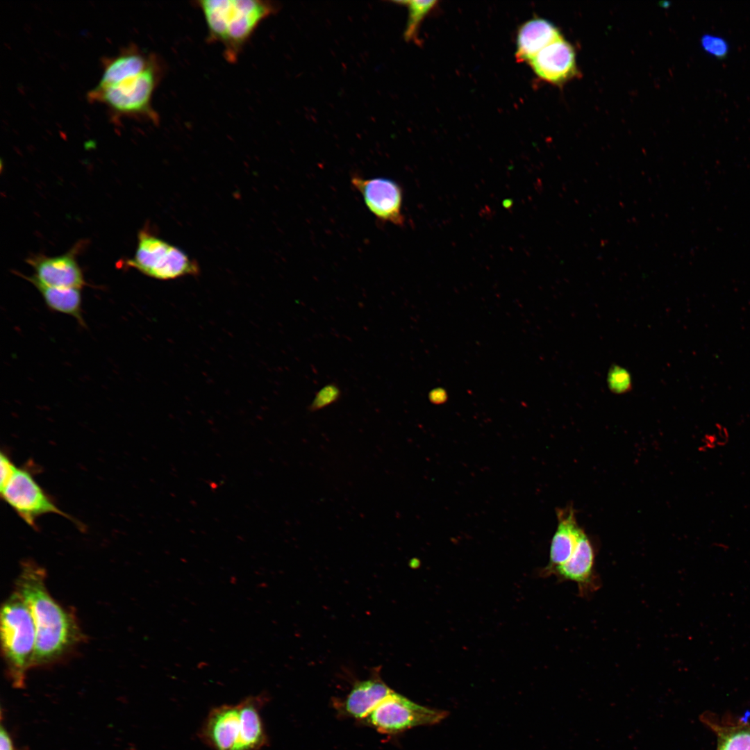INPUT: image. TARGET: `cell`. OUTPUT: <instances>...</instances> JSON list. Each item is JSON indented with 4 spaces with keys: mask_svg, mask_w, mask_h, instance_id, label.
Masks as SVG:
<instances>
[{
    "mask_svg": "<svg viewBox=\"0 0 750 750\" xmlns=\"http://www.w3.org/2000/svg\"><path fill=\"white\" fill-rule=\"evenodd\" d=\"M44 569L33 562L23 564L16 590L32 615L36 631L33 667L49 665L60 659L81 638L72 615L49 594Z\"/></svg>",
    "mask_w": 750,
    "mask_h": 750,
    "instance_id": "obj_1",
    "label": "cell"
},
{
    "mask_svg": "<svg viewBox=\"0 0 750 750\" xmlns=\"http://www.w3.org/2000/svg\"><path fill=\"white\" fill-rule=\"evenodd\" d=\"M208 28V40L224 47L229 62H235L257 27L277 10L271 1L260 0L198 1Z\"/></svg>",
    "mask_w": 750,
    "mask_h": 750,
    "instance_id": "obj_2",
    "label": "cell"
},
{
    "mask_svg": "<svg viewBox=\"0 0 750 750\" xmlns=\"http://www.w3.org/2000/svg\"><path fill=\"white\" fill-rule=\"evenodd\" d=\"M265 700L263 694L249 696L213 708L202 725L201 738L212 750H261L267 742L260 714Z\"/></svg>",
    "mask_w": 750,
    "mask_h": 750,
    "instance_id": "obj_3",
    "label": "cell"
},
{
    "mask_svg": "<svg viewBox=\"0 0 750 750\" xmlns=\"http://www.w3.org/2000/svg\"><path fill=\"white\" fill-rule=\"evenodd\" d=\"M162 74L161 61L156 56L145 68L115 83L97 84L88 93V99L105 105L115 118H142L157 123L158 116L152 106V97Z\"/></svg>",
    "mask_w": 750,
    "mask_h": 750,
    "instance_id": "obj_4",
    "label": "cell"
},
{
    "mask_svg": "<svg viewBox=\"0 0 750 750\" xmlns=\"http://www.w3.org/2000/svg\"><path fill=\"white\" fill-rule=\"evenodd\" d=\"M0 635L8 677L15 688H22L33 667L36 631L28 606L15 590L1 606Z\"/></svg>",
    "mask_w": 750,
    "mask_h": 750,
    "instance_id": "obj_5",
    "label": "cell"
},
{
    "mask_svg": "<svg viewBox=\"0 0 750 750\" xmlns=\"http://www.w3.org/2000/svg\"><path fill=\"white\" fill-rule=\"evenodd\" d=\"M127 264L159 280H172L199 274L198 263L182 249L145 230L140 232L135 256Z\"/></svg>",
    "mask_w": 750,
    "mask_h": 750,
    "instance_id": "obj_6",
    "label": "cell"
},
{
    "mask_svg": "<svg viewBox=\"0 0 750 750\" xmlns=\"http://www.w3.org/2000/svg\"><path fill=\"white\" fill-rule=\"evenodd\" d=\"M448 715L447 711L417 704L393 691L362 722L379 733L394 735L417 726L439 724Z\"/></svg>",
    "mask_w": 750,
    "mask_h": 750,
    "instance_id": "obj_7",
    "label": "cell"
},
{
    "mask_svg": "<svg viewBox=\"0 0 750 750\" xmlns=\"http://www.w3.org/2000/svg\"><path fill=\"white\" fill-rule=\"evenodd\" d=\"M1 498L29 526L36 528V519L45 514H58L72 519L59 509L40 486L32 474L17 467L0 490Z\"/></svg>",
    "mask_w": 750,
    "mask_h": 750,
    "instance_id": "obj_8",
    "label": "cell"
},
{
    "mask_svg": "<svg viewBox=\"0 0 750 750\" xmlns=\"http://www.w3.org/2000/svg\"><path fill=\"white\" fill-rule=\"evenodd\" d=\"M351 183L362 194L369 210L379 220L401 226L403 192L394 181L387 178H363L355 175Z\"/></svg>",
    "mask_w": 750,
    "mask_h": 750,
    "instance_id": "obj_9",
    "label": "cell"
},
{
    "mask_svg": "<svg viewBox=\"0 0 750 750\" xmlns=\"http://www.w3.org/2000/svg\"><path fill=\"white\" fill-rule=\"evenodd\" d=\"M543 81L561 85L578 74L573 46L563 38L540 51L528 62Z\"/></svg>",
    "mask_w": 750,
    "mask_h": 750,
    "instance_id": "obj_10",
    "label": "cell"
},
{
    "mask_svg": "<svg viewBox=\"0 0 750 750\" xmlns=\"http://www.w3.org/2000/svg\"><path fill=\"white\" fill-rule=\"evenodd\" d=\"M27 262L35 272L31 277L43 285L81 289L86 283L72 251L53 257L35 256Z\"/></svg>",
    "mask_w": 750,
    "mask_h": 750,
    "instance_id": "obj_11",
    "label": "cell"
},
{
    "mask_svg": "<svg viewBox=\"0 0 750 750\" xmlns=\"http://www.w3.org/2000/svg\"><path fill=\"white\" fill-rule=\"evenodd\" d=\"M392 692L376 672L356 682L344 699L334 701V706L340 715L363 721Z\"/></svg>",
    "mask_w": 750,
    "mask_h": 750,
    "instance_id": "obj_12",
    "label": "cell"
},
{
    "mask_svg": "<svg viewBox=\"0 0 750 750\" xmlns=\"http://www.w3.org/2000/svg\"><path fill=\"white\" fill-rule=\"evenodd\" d=\"M594 557L592 544L583 531L572 555L551 572L562 579L576 583L580 594H589L599 587L594 572Z\"/></svg>",
    "mask_w": 750,
    "mask_h": 750,
    "instance_id": "obj_13",
    "label": "cell"
},
{
    "mask_svg": "<svg viewBox=\"0 0 750 750\" xmlns=\"http://www.w3.org/2000/svg\"><path fill=\"white\" fill-rule=\"evenodd\" d=\"M562 38L551 22L542 18L531 19L523 24L517 32L516 59L529 62L546 47Z\"/></svg>",
    "mask_w": 750,
    "mask_h": 750,
    "instance_id": "obj_14",
    "label": "cell"
},
{
    "mask_svg": "<svg viewBox=\"0 0 750 750\" xmlns=\"http://www.w3.org/2000/svg\"><path fill=\"white\" fill-rule=\"evenodd\" d=\"M557 516L558 524L551 540L549 563L547 567L549 572L570 558L583 531L578 526L572 506L558 510Z\"/></svg>",
    "mask_w": 750,
    "mask_h": 750,
    "instance_id": "obj_15",
    "label": "cell"
},
{
    "mask_svg": "<svg viewBox=\"0 0 750 750\" xmlns=\"http://www.w3.org/2000/svg\"><path fill=\"white\" fill-rule=\"evenodd\" d=\"M24 278L38 289L51 310L72 316L79 324H84L81 289L51 287L39 283L31 276Z\"/></svg>",
    "mask_w": 750,
    "mask_h": 750,
    "instance_id": "obj_16",
    "label": "cell"
},
{
    "mask_svg": "<svg viewBox=\"0 0 750 750\" xmlns=\"http://www.w3.org/2000/svg\"><path fill=\"white\" fill-rule=\"evenodd\" d=\"M712 728L717 737L716 750H750V726Z\"/></svg>",
    "mask_w": 750,
    "mask_h": 750,
    "instance_id": "obj_17",
    "label": "cell"
},
{
    "mask_svg": "<svg viewBox=\"0 0 750 750\" xmlns=\"http://www.w3.org/2000/svg\"><path fill=\"white\" fill-rule=\"evenodd\" d=\"M393 3L406 6L408 9V18L404 31L406 41H416L422 22L434 8L437 1H397Z\"/></svg>",
    "mask_w": 750,
    "mask_h": 750,
    "instance_id": "obj_18",
    "label": "cell"
},
{
    "mask_svg": "<svg viewBox=\"0 0 750 750\" xmlns=\"http://www.w3.org/2000/svg\"><path fill=\"white\" fill-rule=\"evenodd\" d=\"M341 396L339 387L335 383H328L322 388L315 394L308 406L310 412L321 410L336 402Z\"/></svg>",
    "mask_w": 750,
    "mask_h": 750,
    "instance_id": "obj_19",
    "label": "cell"
},
{
    "mask_svg": "<svg viewBox=\"0 0 750 750\" xmlns=\"http://www.w3.org/2000/svg\"><path fill=\"white\" fill-rule=\"evenodd\" d=\"M702 49L708 54L718 60L725 59L729 52L727 41L718 35L706 33L700 40Z\"/></svg>",
    "mask_w": 750,
    "mask_h": 750,
    "instance_id": "obj_20",
    "label": "cell"
},
{
    "mask_svg": "<svg viewBox=\"0 0 750 750\" xmlns=\"http://www.w3.org/2000/svg\"><path fill=\"white\" fill-rule=\"evenodd\" d=\"M607 383L610 390L617 394L627 392L632 387L629 373L619 366L612 367L607 376Z\"/></svg>",
    "mask_w": 750,
    "mask_h": 750,
    "instance_id": "obj_21",
    "label": "cell"
},
{
    "mask_svg": "<svg viewBox=\"0 0 750 750\" xmlns=\"http://www.w3.org/2000/svg\"><path fill=\"white\" fill-rule=\"evenodd\" d=\"M1 463V481L0 490L2 489L11 478L17 467L12 462L10 458L3 452L0 455Z\"/></svg>",
    "mask_w": 750,
    "mask_h": 750,
    "instance_id": "obj_22",
    "label": "cell"
},
{
    "mask_svg": "<svg viewBox=\"0 0 750 750\" xmlns=\"http://www.w3.org/2000/svg\"><path fill=\"white\" fill-rule=\"evenodd\" d=\"M0 750H16L9 733L2 725L0 731Z\"/></svg>",
    "mask_w": 750,
    "mask_h": 750,
    "instance_id": "obj_23",
    "label": "cell"
}]
</instances>
